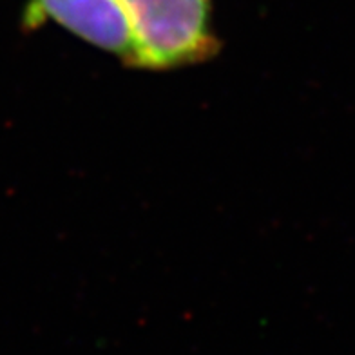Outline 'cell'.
Instances as JSON below:
<instances>
[{
    "label": "cell",
    "mask_w": 355,
    "mask_h": 355,
    "mask_svg": "<svg viewBox=\"0 0 355 355\" xmlns=\"http://www.w3.org/2000/svg\"><path fill=\"white\" fill-rule=\"evenodd\" d=\"M135 31L140 69L200 64L218 53L211 0H120Z\"/></svg>",
    "instance_id": "6da1fadb"
},
{
    "label": "cell",
    "mask_w": 355,
    "mask_h": 355,
    "mask_svg": "<svg viewBox=\"0 0 355 355\" xmlns=\"http://www.w3.org/2000/svg\"><path fill=\"white\" fill-rule=\"evenodd\" d=\"M29 17L49 19L73 35L138 67V46L120 0H28Z\"/></svg>",
    "instance_id": "7a4b0ae2"
}]
</instances>
